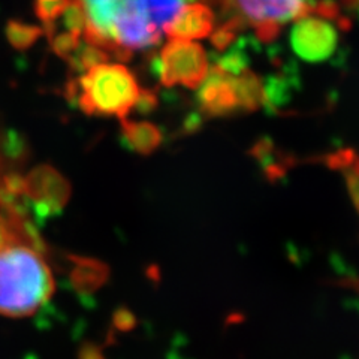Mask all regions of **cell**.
Returning <instances> with one entry per match:
<instances>
[{"label": "cell", "instance_id": "1", "mask_svg": "<svg viewBox=\"0 0 359 359\" xmlns=\"http://www.w3.org/2000/svg\"><path fill=\"white\" fill-rule=\"evenodd\" d=\"M54 290V277L36 240L13 208L0 210V313L27 316Z\"/></svg>", "mask_w": 359, "mask_h": 359}, {"label": "cell", "instance_id": "2", "mask_svg": "<svg viewBox=\"0 0 359 359\" xmlns=\"http://www.w3.org/2000/svg\"><path fill=\"white\" fill-rule=\"evenodd\" d=\"M87 13L84 41L118 60H129L133 50H142L161 41L147 17L142 0H81Z\"/></svg>", "mask_w": 359, "mask_h": 359}, {"label": "cell", "instance_id": "3", "mask_svg": "<svg viewBox=\"0 0 359 359\" xmlns=\"http://www.w3.org/2000/svg\"><path fill=\"white\" fill-rule=\"evenodd\" d=\"M226 21L212 33L217 48L228 47L243 27L253 29L262 42L273 41L286 22L302 15L316 14L313 0H211Z\"/></svg>", "mask_w": 359, "mask_h": 359}, {"label": "cell", "instance_id": "4", "mask_svg": "<svg viewBox=\"0 0 359 359\" xmlns=\"http://www.w3.org/2000/svg\"><path fill=\"white\" fill-rule=\"evenodd\" d=\"M141 95V88L123 65L100 63L69 83V93L88 116L128 118Z\"/></svg>", "mask_w": 359, "mask_h": 359}, {"label": "cell", "instance_id": "5", "mask_svg": "<svg viewBox=\"0 0 359 359\" xmlns=\"http://www.w3.org/2000/svg\"><path fill=\"white\" fill-rule=\"evenodd\" d=\"M161 81L166 87L198 88L210 72L207 54L199 43L171 39L161 53Z\"/></svg>", "mask_w": 359, "mask_h": 359}, {"label": "cell", "instance_id": "6", "mask_svg": "<svg viewBox=\"0 0 359 359\" xmlns=\"http://www.w3.org/2000/svg\"><path fill=\"white\" fill-rule=\"evenodd\" d=\"M339 33L335 25L320 14L299 17L290 32L292 48L306 62L327 60L335 51Z\"/></svg>", "mask_w": 359, "mask_h": 359}, {"label": "cell", "instance_id": "7", "mask_svg": "<svg viewBox=\"0 0 359 359\" xmlns=\"http://www.w3.org/2000/svg\"><path fill=\"white\" fill-rule=\"evenodd\" d=\"M198 100L202 111L208 116H226L229 112L240 109V102L235 90L232 74L215 66L207 78L199 86Z\"/></svg>", "mask_w": 359, "mask_h": 359}, {"label": "cell", "instance_id": "8", "mask_svg": "<svg viewBox=\"0 0 359 359\" xmlns=\"http://www.w3.org/2000/svg\"><path fill=\"white\" fill-rule=\"evenodd\" d=\"M215 13L205 4H187L163 30L170 39H202L215 30Z\"/></svg>", "mask_w": 359, "mask_h": 359}, {"label": "cell", "instance_id": "9", "mask_svg": "<svg viewBox=\"0 0 359 359\" xmlns=\"http://www.w3.org/2000/svg\"><path fill=\"white\" fill-rule=\"evenodd\" d=\"M121 132L130 149L140 154H151L162 142V132L150 121L121 120Z\"/></svg>", "mask_w": 359, "mask_h": 359}, {"label": "cell", "instance_id": "10", "mask_svg": "<svg viewBox=\"0 0 359 359\" xmlns=\"http://www.w3.org/2000/svg\"><path fill=\"white\" fill-rule=\"evenodd\" d=\"M232 80L235 90H237L240 108L244 109H256L264 104L265 92L264 86L259 78H257L253 72L244 71L232 74Z\"/></svg>", "mask_w": 359, "mask_h": 359}, {"label": "cell", "instance_id": "11", "mask_svg": "<svg viewBox=\"0 0 359 359\" xmlns=\"http://www.w3.org/2000/svg\"><path fill=\"white\" fill-rule=\"evenodd\" d=\"M5 35L13 48L18 51H26L32 48L36 41L42 36V29L27 22H21L17 20L9 21L5 29Z\"/></svg>", "mask_w": 359, "mask_h": 359}, {"label": "cell", "instance_id": "12", "mask_svg": "<svg viewBox=\"0 0 359 359\" xmlns=\"http://www.w3.org/2000/svg\"><path fill=\"white\" fill-rule=\"evenodd\" d=\"M108 60V53L86 42V45L80 43V47L76 48V51L72 54V57L67 62L71 63V67L75 72H86L100 63H107Z\"/></svg>", "mask_w": 359, "mask_h": 359}, {"label": "cell", "instance_id": "13", "mask_svg": "<svg viewBox=\"0 0 359 359\" xmlns=\"http://www.w3.org/2000/svg\"><path fill=\"white\" fill-rule=\"evenodd\" d=\"M62 26L65 30H69L75 35H83L87 25V13L81 0H71L62 14Z\"/></svg>", "mask_w": 359, "mask_h": 359}, {"label": "cell", "instance_id": "14", "mask_svg": "<svg viewBox=\"0 0 359 359\" xmlns=\"http://www.w3.org/2000/svg\"><path fill=\"white\" fill-rule=\"evenodd\" d=\"M71 0H35V14L45 26L57 22Z\"/></svg>", "mask_w": 359, "mask_h": 359}, {"label": "cell", "instance_id": "15", "mask_svg": "<svg viewBox=\"0 0 359 359\" xmlns=\"http://www.w3.org/2000/svg\"><path fill=\"white\" fill-rule=\"evenodd\" d=\"M156 93L151 92V90H141V95L138 97V102L135 105L140 112H150L153 108H156Z\"/></svg>", "mask_w": 359, "mask_h": 359}]
</instances>
